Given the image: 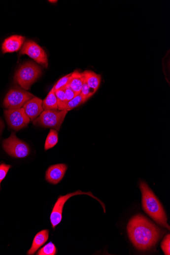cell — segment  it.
I'll return each mask as SVG.
<instances>
[{
  "mask_svg": "<svg viewBox=\"0 0 170 255\" xmlns=\"http://www.w3.org/2000/svg\"><path fill=\"white\" fill-rule=\"evenodd\" d=\"M128 232L133 244L141 251H147L155 246L162 235L159 227L141 215L131 219L128 225Z\"/></svg>",
  "mask_w": 170,
  "mask_h": 255,
  "instance_id": "cell-1",
  "label": "cell"
},
{
  "mask_svg": "<svg viewBox=\"0 0 170 255\" xmlns=\"http://www.w3.org/2000/svg\"><path fill=\"white\" fill-rule=\"evenodd\" d=\"M140 188L144 211L158 224L169 230L170 228L168 224L167 217L160 201L145 182H140Z\"/></svg>",
  "mask_w": 170,
  "mask_h": 255,
  "instance_id": "cell-2",
  "label": "cell"
},
{
  "mask_svg": "<svg viewBox=\"0 0 170 255\" xmlns=\"http://www.w3.org/2000/svg\"><path fill=\"white\" fill-rule=\"evenodd\" d=\"M42 70L36 64L27 62L15 73L14 81L23 88L28 90L40 77Z\"/></svg>",
  "mask_w": 170,
  "mask_h": 255,
  "instance_id": "cell-3",
  "label": "cell"
},
{
  "mask_svg": "<svg viewBox=\"0 0 170 255\" xmlns=\"http://www.w3.org/2000/svg\"><path fill=\"white\" fill-rule=\"evenodd\" d=\"M67 110H46L34 122L35 125L40 126L45 128H52L59 131L68 113Z\"/></svg>",
  "mask_w": 170,
  "mask_h": 255,
  "instance_id": "cell-4",
  "label": "cell"
},
{
  "mask_svg": "<svg viewBox=\"0 0 170 255\" xmlns=\"http://www.w3.org/2000/svg\"><path fill=\"white\" fill-rule=\"evenodd\" d=\"M80 195H87L91 196L93 198L96 199L102 205L104 213H105L106 211L105 205L100 200L96 197L91 192H83L81 190H78L76 191L75 192L69 193L65 196H60L58 198L55 204L54 205L50 216L52 228L54 229L57 225L60 224L62 219H63L64 207L67 201L73 196Z\"/></svg>",
  "mask_w": 170,
  "mask_h": 255,
  "instance_id": "cell-5",
  "label": "cell"
},
{
  "mask_svg": "<svg viewBox=\"0 0 170 255\" xmlns=\"http://www.w3.org/2000/svg\"><path fill=\"white\" fill-rule=\"evenodd\" d=\"M3 146L8 154L15 158L26 157L30 152L29 146L18 139L14 133H12L10 137L4 141Z\"/></svg>",
  "mask_w": 170,
  "mask_h": 255,
  "instance_id": "cell-6",
  "label": "cell"
},
{
  "mask_svg": "<svg viewBox=\"0 0 170 255\" xmlns=\"http://www.w3.org/2000/svg\"><path fill=\"white\" fill-rule=\"evenodd\" d=\"M34 97L33 94L24 90L13 89L7 94L4 101V106L8 109H20Z\"/></svg>",
  "mask_w": 170,
  "mask_h": 255,
  "instance_id": "cell-7",
  "label": "cell"
},
{
  "mask_svg": "<svg viewBox=\"0 0 170 255\" xmlns=\"http://www.w3.org/2000/svg\"><path fill=\"white\" fill-rule=\"evenodd\" d=\"M4 114L8 125L15 131H18L25 128L30 121L23 108L8 109L4 111Z\"/></svg>",
  "mask_w": 170,
  "mask_h": 255,
  "instance_id": "cell-8",
  "label": "cell"
},
{
  "mask_svg": "<svg viewBox=\"0 0 170 255\" xmlns=\"http://www.w3.org/2000/svg\"><path fill=\"white\" fill-rule=\"evenodd\" d=\"M21 55H27L44 67H48L47 55L45 51L35 42L28 40L24 44L20 52Z\"/></svg>",
  "mask_w": 170,
  "mask_h": 255,
  "instance_id": "cell-9",
  "label": "cell"
},
{
  "mask_svg": "<svg viewBox=\"0 0 170 255\" xmlns=\"http://www.w3.org/2000/svg\"><path fill=\"white\" fill-rule=\"evenodd\" d=\"M67 169V165L64 164L51 166L46 172V181L54 185L58 184L64 178Z\"/></svg>",
  "mask_w": 170,
  "mask_h": 255,
  "instance_id": "cell-10",
  "label": "cell"
},
{
  "mask_svg": "<svg viewBox=\"0 0 170 255\" xmlns=\"http://www.w3.org/2000/svg\"><path fill=\"white\" fill-rule=\"evenodd\" d=\"M23 108L26 115L32 121H34L43 111L42 100L36 97L27 102Z\"/></svg>",
  "mask_w": 170,
  "mask_h": 255,
  "instance_id": "cell-11",
  "label": "cell"
},
{
  "mask_svg": "<svg viewBox=\"0 0 170 255\" xmlns=\"http://www.w3.org/2000/svg\"><path fill=\"white\" fill-rule=\"evenodd\" d=\"M25 38L20 36H12L6 38L2 44L3 53L17 52L21 49Z\"/></svg>",
  "mask_w": 170,
  "mask_h": 255,
  "instance_id": "cell-12",
  "label": "cell"
},
{
  "mask_svg": "<svg viewBox=\"0 0 170 255\" xmlns=\"http://www.w3.org/2000/svg\"><path fill=\"white\" fill-rule=\"evenodd\" d=\"M49 231L48 229L43 230L35 235L32 248L28 251L27 255H34L37 251L48 241Z\"/></svg>",
  "mask_w": 170,
  "mask_h": 255,
  "instance_id": "cell-13",
  "label": "cell"
},
{
  "mask_svg": "<svg viewBox=\"0 0 170 255\" xmlns=\"http://www.w3.org/2000/svg\"><path fill=\"white\" fill-rule=\"evenodd\" d=\"M84 80L83 73L74 71L71 74L68 86L78 95L81 93Z\"/></svg>",
  "mask_w": 170,
  "mask_h": 255,
  "instance_id": "cell-14",
  "label": "cell"
},
{
  "mask_svg": "<svg viewBox=\"0 0 170 255\" xmlns=\"http://www.w3.org/2000/svg\"><path fill=\"white\" fill-rule=\"evenodd\" d=\"M83 73L85 82L91 89L96 92L101 84V76L89 71H85Z\"/></svg>",
  "mask_w": 170,
  "mask_h": 255,
  "instance_id": "cell-15",
  "label": "cell"
},
{
  "mask_svg": "<svg viewBox=\"0 0 170 255\" xmlns=\"http://www.w3.org/2000/svg\"><path fill=\"white\" fill-rule=\"evenodd\" d=\"M42 107L44 110H56L58 109V101L53 88L42 102Z\"/></svg>",
  "mask_w": 170,
  "mask_h": 255,
  "instance_id": "cell-16",
  "label": "cell"
},
{
  "mask_svg": "<svg viewBox=\"0 0 170 255\" xmlns=\"http://www.w3.org/2000/svg\"><path fill=\"white\" fill-rule=\"evenodd\" d=\"M58 142V131L51 129L47 138L46 139L44 145V150H48L54 147Z\"/></svg>",
  "mask_w": 170,
  "mask_h": 255,
  "instance_id": "cell-17",
  "label": "cell"
},
{
  "mask_svg": "<svg viewBox=\"0 0 170 255\" xmlns=\"http://www.w3.org/2000/svg\"><path fill=\"white\" fill-rule=\"evenodd\" d=\"M83 103H84L83 98L81 94H80L70 101L66 103L60 110H67L69 111L79 106Z\"/></svg>",
  "mask_w": 170,
  "mask_h": 255,
  "instance_id": "cell-18",
  "label": "cell"
},
{
  "mask_svg": "<svg viewBox=\"0 0 170 255\" xmlns=\"http://www.w3.org/2000/svg\"><path fill=\"white\" fill-rule=\"evenodd\" d=\"M57 253V249L55 245L50 242L42 248L37 253V255H55Z\"/></svg>",
  "mask_w": 170,
  "mask_h": 255,
  "instance_id": "cell-19",
  "label": "cell"
},
{
  "mask_svg": "<svg viewBox=\"0 0 170 255\" xmlns=\"http://www.w3.org/2000/svg\"><path fill=\"white\" fill-rule=\"evenodd\" d=\"M95 93L94 90L88 86L84 80L80 93L83 98L84 103L87 101Z\"/></svg>",
  "mask_w": 170,
  "mask_h": 255,
  "instance_id": "cell-20",
  "label": "cell"
},
{
  "mask_svg": "<svg viewBox=\"0 0 170 255\" xmlns=\"http://www.w3.org/2000/svg\"><path fill=\"white\" fill-rule=\"evenodd\" d=\"M55 92L58 101V109H60L66 102L65 88L59 89Z\"/></svg>",
  "mask_w": 170,
  "mask_h": 255,
  "instance_id": "cell-21",
  "label": "cell"
},
{
  "mask_svg": "<svg viewBox=\"0 0 170 255\" xmlns=\"http://www.w3.org/2000/svg\"><path fill=\"white\" fill-rule=\"evenodd\" d=\"M71 73L68 74L59 79L53 87L55 92L59 89L66 88L68 83Z\"/></svg>",
  "mask_w": 170,
  "mask_h": 255,
  "instance_id": "cell-22",
  "label": "cell"
},
{
  "mask_svg": "<svg viewBox=\"0 0 170 255\" xmlns=\"http://www.w3.org/2000/svg\"><path fill=\"white\" fill-rule=\"evenodd\" d=\"M11 166L5 164H0V189H1V184L5 179L6 175L11 168Z\"/></svg>",
  "mask_w": 170,
  "mask_h": 255,
  "instance_id": "cell-23",
  "label": "cell"
},
{
  "mask_svg": "<svg viewBox=\"0 0 170 255\" xmlns=\"http://www.w3.org/2000/svg\"><path fill=\"white\" fill-rule=\"evenodd\" d=\"M161 248L165 255H170V236L168 234L164 238L163 241L161 244Z\"/></svg>",
  "mask_w": 170,
  "mask_h": 255,
  "instance_id": "cell-24",
  "label": "cell"
},
{
  "mask_svg": "<svg viewBox=\"0 0 170 255\" xmlns=\"http://www.w3.org/2000/svg\"><path fill=\"white\" fill-rule=\"evenodd\" d=\"M65 93L66 99V103L70 101V100L74 98L76 96H77V95H78L70 88H69L68 86L65 88Z\"/></svg>",
  "mask_w": 170,
  "mask_h": 255,
  "instance_id": "cell-25",
  "label": "cell"
},
{
  "mask_svg": "<svg viewBox=\"0 0 170 255\" xmlns=\"http://www.w3.org/2000/svg\"><path fill=\"white\" fill-rule=\"evenodd\" d=\"M5 125L3 121L0 119V136H1L3 131L4 129Z\"/></svg>",
  "mask_w": 170,
  "mask_h": 255,
  "instance_id": "cell-26",
  "label": "cell"
},
{
  "mask_svg": "<svg viewBox=\"0 0 170 255\" xmlns=\"http://www.w3.org/2000/svg\"><path fill=\"white\" fill-rule=\"evenodd\" d=\"M49 2H52V3H56L57 2V1H51V0H50V1H49Z\"/></svg>",
  "mask_w": 170,
  "mask_h": 255,
  "instance_id": "cell-27",
  "label": "cell"
}]
</instances>
